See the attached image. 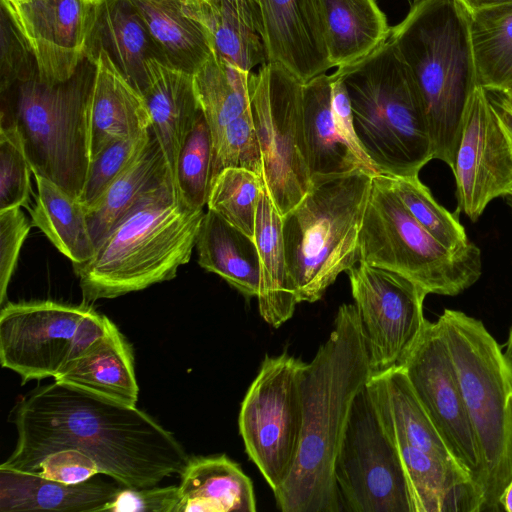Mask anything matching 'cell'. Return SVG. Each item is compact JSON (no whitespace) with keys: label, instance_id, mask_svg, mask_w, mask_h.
Wrapping results in <instances>:
<instances>
[{"label":"cell","instance_id":"obj_1","mask_svg":"<svg viewBox=\"0 0 512 512\" xmlns=\"http://www.w3.org/2000/svg\"><path fill=\"white\" fill-rule=\"evenodd\" d=\"M17 443L0 465L32 473L48 454L77 449L126 488L181 475L190 457L174 435L136 406L54 381L22 396L9 414Z\"/></svg>","mask_w":512,"mask_h":512},{"label":"cell","instance_id":"obj_2","mask_svg":"<svg viewBox=\"0 0 512 512\" xmlns=\"http://www.w3.org/2000/svg\"><path fill=\"white\" fill-rule=\"evenodd\" d=\"M354 304H342L333 329L301 375L303 425L289 477L273 491L283 512H341L334 462L350 408L373 376Z\"/></svg>","mask_w":512,"mask_h":512},{"label":"cell","instance_id":"obj_3","mask_svg":"<svg viewBox=\"0 0 512 512\" xmlns=\"http://www.w3.org/2000/svg\"><path fill=\"white\" fill-rule=\"evenodd\" d=\"M204 214L179 200L173 182L144 196L101 240L90 260L73 264L84 303L173 279L191 258Z\"/></svg>","mask_w":512,"mask_h":512},{"label":"cell","instance_id":"obj_4","mask_svg":"<svg viewBox=\"0 0 512 512\" xmlns=\"http://www.w3.org/2000/svg\"><path fill=\"white\" fill-rule=\"evenodd\" d=\"M389 40L418 90L434 159L452 169L466 106L478 86L468 14L457 0H414Z\"/></svg>","mask_w":512,"mask_h":512},{"label":"cell","instance_id":"obj_5","mask_svg":"<svg viewBox=\"0 0 512 512\" xmlns=\"http://www.w3.org/2000/svg\"><path fill=\"white\" fill-rule=\"evenodd\" d=\"M347 89L358 142L378 174L419 176L434 151L412 76L388 39L333 73Z\"/></svg>","mask_w":512,"mask_h":512},{"label":"cell","instance_id":"obj_6","mask_svg":"<svg viewBox=\"0 0 512 512\" xmlns=\"http://www.w3.org/2000/svg\"><path fill=\"white\" fill-rule=\"evenodd\" d=\"M437 322L480 450V512L502 511L500 499L512 480V364L481 320L446 308Z\"/></svg>","mask_w":512,"mask_h":512},{"label":"cell","instance_id":"obj_7","mask_svg":"<svg viewBox=\"0 0 512 512\" xmlns=\"http://www.w3.org/2000/svg\"><path fill=\"white\" fill-rule=\"evenodd\" d=\"M92 74L50 83L36 74L1 90L0 128L19 139L33 174L79 200L90 165Z\"/></svg>","mask_w":512,"mask_h":512},{"label":"cell","instance_id":"obj_8","mask_svg":"<svg viewBox=\"0 0 512 512\" xmlns=\"http://www.w3.org/2000/svg\"><path fill=\"white\" fill-rule=\"evenodd\" d=\"M371 175L356 172L319 184L282 216L289 279L298 303L322 298L360 261L359 236Z\"/></svg>","mask_w":512,"mask_h":512},{"label":"cell","instance_id":"obj_9","mask_svg":"<svg viewBox=\"0 0 512 512\" xmlns=\"http://www.w3.org/2000/svg\"><path fill=\"white\" fill-rule=\"evenodd\" d=\"M405 469L415 512H480L469 477L414 394L401 366L367 383Z\"/></svg>","mask_w":512,"mask_h":512},{"label":"cell","instance_id":"obj_10","mask_svg":"<svg viewBox=\"0 0 512 512\" xmlns=\"http://www.w3.org/2000/svg\"><path fill=\"white\" fill-rule=\"evenodd\" d=\"M360 261L396 272L428 294L456 296L482 274L480 249L472 242L455 252L436 240L410 214L389 177H372L359 236Z\"/></svg>","mask_w":512,"mask_h":512},{"label":"cell","instance_id":"obj_11","mask_svg":"<svg viewBox=\"0 0 512 512\" xmlns=\"http://www.w3.org/2000/svg\"><path fill=\"white\" fill-rule=\"evenodd\" d=\"M114 326L87 303L7 302L0 311V362L22 384L55 378Z\"/></svg>","mask_w":512,"mask_h":512},{"label":"cell","instance_id":"obj_12","mask_svg":"<svg viewBox=\"0 0 512 512\" xmlns=\"http://www.w3.org/2000/svg\"><path fill=\"white\" fill-rule=\"evenodd\" d=\"M249 100L265 188L284 216L312 187L303 133V83L281 65L265 63L250 73Z\"/></svg>","mask_w":512,"mask_h":512},{"label":"cell","instance_id":"obj_13","mask_svg":"<svg viewBox=\"0 0 512 512\" xmlns=\"http://www.w3.org/2000/svg\"><path fill=\"white\" fill-rule=\"evenodd\" d=\"M347 512H415L409 481L367 384L350 408L334 462Z\"/></svg>","mask_w":512,"mask_h":512},{"label":"cell","instance_id":"obj_14","mask_svg":"<svg viewBox=\"0 0 512 512\" xmlns=\"http://www.w3.org/2000/svg\"><path fill=\"white\" fill-rule=\"evenodd\" d=\"M303 366L286 352L266 354L240 407L238 426L246 453L272 491L289 477L299 450Z\"/></svg>","mask_w":512,"mask_h":512},{"label":"cell","instance_id":"obj_15","mask_svg":"<svg viewBox=\"0 0 512 512\" xmlns=\"http://www.w3.org/2000/svg\"><path fill=\"white\" fill-rule=\"evenodd\" d=\"M347 274L373 373L401 366L425 327L428 293L396 272L362 261Z\"/></svg>","mask_w":512,"mask_h":512},{"label":"cell","instance_id":"obj_16","mask_svg":"<svg viewBox=\"0 0 512 512\" xmlns=\"http://www.w3.org/2000/svg\"><path fill=\"white\" fill-rule=\"evenodd\" d=\"M401 367L414 394L469 477L481 501L483 469L480 450L453 358L437 321H426Z\"/></svg>","mask_w":512,"mask_h":512},{"label":"cell","instance_id":"obj_17","mask_svg":"<svg viewBox=\"0 0 512 512\" xmlns=\"http://www.w3.org/2000/svg\"><path fill=\"white\" fill-rule=\"evenodd\" d=\"M451 170L457 210L473 222L491 201L512 192V140L489 92L479 85L466 106Z\"/></svg>","mask_w":512,"mask_h":512},{"label":"cell","instance_id":"obj_18","mask_svg":"<svg viewBox=\"0 0 512 512\" xmlns=\"http://www.w3.org/2000/svg\"><path fill=\"white\" fill-rule=\"evenodd\" d=\"M2 9L50 83L72 78L87 56L93 4L87 0H1Z\"/></svg>","mask_w":512,"mask_h":512},{"label":"cell","instance_id":"obj_19","mask_svg":"<svg viewBox=\"0 0 512 512\" xmlns=\"http://www.w3.org/2000/svg\"><path fill=\"white\" fill-rule=\"evenodd\" d=\"M266 63L281 65L302 83L332 68L316 0H258Z\"/></svg>","mask_w":512,"mask_h":512},{"label":"cell","instance_id":"obj_20","mask_svg":"<svg viewBox=\"0 0 512 512\" xmlns=\"http://www.w3.org/2000/svg\"><path fill=\"white\" fill-rule=\"evenodd\" d=\"M332 76L321 74L303 83V133L312 185L356 172L378 174L365 153L354 147L332 110Z\"/></svg>","mask_w":512,"mask_h":512},{"label":"cell","instance_id":"obj_21","mask_svg":"<svg viewBox=\"0 0 512 512\" xmlns=\"http://www.w3.org/2000/svg\"><path fill=\"white\" fill-rule=\"evenodd\" d=\"M94 65L90 95V161L109 143L142 132L152 125L142 93L101 48Z\"/></svg>","mask_w":512,"mask_h":512},{"label":"cell","instance_id":"obj_22","mask_svg":"<svg viewBox=\"0 0 512 512\" xmlns=\"http://www.w3.org/2000/svg\"><path fill=\"white\" fill-rule=\"evenodd\" d=\"M140 92L174 182L179 153L201 113L192 74L158 58H150Z\"/></svg>","mask_w":512,"mask_h":512},{"label":"cell","instance_id":"obj_23","mask_svg":"<svg viewBox=\"0 0 512 512\" xmlns=\"http://www.w3.org/2000/svg\"><path fill=\"white\" fill-rule=\"evenodd\" d=\"M116 481L95 476L77 484H66L37 474L0 468V511H105L121 489Z\"/></svg>","mask_w":512,"mask_h":512},{"label":"cell","instance_id":"obj_24","mask_svg":"<svg viewBox=\"0 0 512 512\" xmlns=\"http://www.w3.org/2000/svg\"><path fill=\"white\" fill-rule=\"evenodd\" d=\"M222 56L251 72L266 63L258 0H180Z\"/></svg>","mask_w":512,"mask_h":512},{"label":"cell","instance_id":"obj_25","mask_svg":"<svg viewBox=\"0 0 512 512\" xmlns=\"http://www.w3.org/2000/svg\"><path fill=\"white\" fill-rule=\"evenodd\" d=\"M101 48L139 91L148 59L161 60L145 23L128 0H98L93 4L87 55L92 58Z\"/></svg>","mask_w":512,"mask_h":512},{"label":"cell","instance_id":"obj_26","mask_svg":"<svg viewBox=\"0 0 512 512\" xmlns=\"http://www.w3.org/2000/svg\"><path fill=\"white\" fill-rule=\"evenodd\" d=\"M178 512H255L251 479L225 454L190 458L180 475Z\"/></svg>","mask_w":512,"mask_h":512},{"label":"cell","instance_id":"obj_27","mask_svg":"<svg viewBox=\"0 0 512 512\" xmlns=\"http://www.w3.org/2000/svg\"><path fill=\"white\" fill-rule=\"evenodd\" d=\"M332 68L354 63L385 43L391 27L375 0H316Z\"/></svg>","mask_w":512,"mask_h":512},{"label":"cell","instance_id":"obj_28","mask_svg":"<svg viewBox=\"0 0 512 512\" xmlns=\"http://www.w3.org/2000/svg\"><path fill=\"white\" fill-rule=\"evenodd\" d=\"M253 239L259 259V314L267 324L278 328L293 316L298 301L289 279L282 216L266 188L257 206Z\"/></svg>","mask_w":512,"mask_h":512},{"label":"cell","instance_id":"obj_29","mask_svg":"<svg viewBox=\"0 0 512 512\" xmlns=\"http://www.w3.org/2000/svg\"><path fill=\"white\" fill-rule=\"evenodd\" d=\"M54 380L124 404L138 401L133 348L116 325Z\"/></svg>","mask_w":512,"mask_h":512},{"label":"cell","instance_id":"obj_30","mask_svg":"<svg viewBox=\"0 0 512 512\" xmlns=\"http://www.w3.org/2000/svg\"><path fill=\"white\" fill-rule=\"evenodd\" d=\"M169 182H173V178L152 129L147 144L132 163L98 200L85 208L95 247L138 201Z\"/></svg>","mask_w":512,"mask_h":512},{"label":"cell","instance_id":"obj_31","mask_svg":"<svg viewBox=\"0 0 512 512\" xmlns=\"http://www.w3.org/2000/svg\"><path fill=\"white\" fill-rule=\"evenodd\" d=\"M196 249L198 264L224 279L245 298L257 297L259 259L255 241L215 212L203 217Z\"/></svg>","mask_w":512,"mask_h":512},{"label":"cell","instance_id":"obj_32","mask_svg":"<svg viewBox=\"0 0 512 512\" xmlns=\"http://www.w3.org/2000/svg\"><path fill=\"white\" fill-rule=\"evenodd\" d=\"M128 1L145 23L161 60L192 74L214 49L208 32L185 13L180 0Z\"/></svg>","mask_w":512,"mask_h":512},{"label":"cell","instance_id":"obj_33","mask_svg":"<svg viewBox=\"0 0 512 512\" xmlns=\"http://www.w3.org/2000/svg\"><path fill=\"white\" fill-rule=\"evenodd\" d=\"M34 176L37 193L29 209L32 226L39 228L73 264L90 260L96 247L82 203L51 180Z\"/></svg>","mask_w":512,"mask_h":512},{"label":"cell","instance_id":"obj_34","mask_svg":"<svg viewBox=\"0 0 512 512\" xmlns=\"http://www.w3.org/2000/svg\"><path fill=\"white\" fill-rule=\"evenodd\" d=\"M251 72L234 64L214 48L192 73L195 96L210 129L212 146L224 128L250 107Z\"/></svg>","mask_w":512,"mask_h":512},{"label":"cell","instance_id":"obj_35","mask_svg":"<svg viewBox=\"0 0 512 512\" xmlns=\"http://www.w3.org/2000/svg\"><path fill=\"white\" fill-rule=\"evenodd\" d=\"M477 83L489 92L512 87V3L468 14Z\"/></svg>","mask_w":512,"mask_h":512},{"label":"cell","instance_id":"obj_36","mask_svg":"<svg viewBox=\"0 0 512 512\" xmlns=\"http://www.w3.org/2000/svg\"><path fill=\"white\" fill-rule=\"evenodd\" d=\"M263 178L243 168H226L211 182L207 207L249 237H253Z\"/></svg>","mask_w":512,"mask_h":512},{"label":"cell","instance_id":"obj_37","mask_svg":"<svg viewBox=\"0 0 512 512\" xmlns=\"http://www.w3.org/2000/svg\"><path fill=\"white\" fill-rule=\"evenodd\" d=\"M389 182L410 214L442 245L455 252L470 246L459 211L450 212L439 204L419 176L389 177Z\"/></svg>","mask_w":512,"mask_h":512},{"label":"cell","instance_id":"obj_38","mask_svg":"<svg viewBox=\"0 0 512 512\" xmlns=\"http://www.w3.org/2000/svg\"><path fill=\"white\" fill-rule=\"evenodd\" d=\"M211 162L212 138L201 112L179 153L174 174L178 198L191 209L201 210L207 204Z\"/></svg>","mask_w":512,"mask_h":512},{"label":"cell","instance_id":"obj_39","mask_svg":"<svg viewBox=\"0 0 512 512\" xmlns=\"http://www.w3.org/2000/svg\"><path fill=\"white\" fill-rule=\"evenodd\" d=\"M226 168H243L263 178L262 154L250 107L224 128L212 146L210 184Z\"/></svg>","mask_w":512,"mask_h":512},{"label":"cell","instance_id":"obj_40","mask_svg":"<svg viewBox=\"0 0 512 512\" xmlns=\"http://www.w3.org/2000/svg\"><path fill=\"white\" fill-rule=\"evenodd\" d=\"M152 127L117 139L105 146L90 161L79 201L84 208L91 206L111 183L132 163L147 144Z\"/></svg>","mask_w":512,"mask_h":512},{"label":"cell","instance_id":"obj_41","mask_svg":"<svg viewBox=\"0 0 512 512\" xmlns=\"http://www.w3.org/2000/svg\"><path fill=\"white\" fill-rule=\"evenodd\" d=\"M33 173L18 137L0 128V210L28 207Z\"/></svg>","mask_w":512,"mask_h":512},{"label":"cell","instance_id":"obj_42","mask_svg":"<svg viewBox=\"0 0 512 512\" xmlns=\"http://www.w3.org/2000/svg\"><path fill=\"white\" fill-rule=\"evenodd\" d=\"M32 224L20 207L0 210V304H4L8 285L17 266L21 247Z\"/></svg>","mask_w":512,"mask_h":512},{"label":"cell","instance_id":"obj_43","mask_svg":"<svg viewBox=\"0 0 512 512\" xmlns=\"http://www.w3.org/2000/svg\"><path fill=\"white\" fill-rule=\"evenodd\" d=\"M178 486L121 489L105 511L109 512H178Z\"/></svg>","mask_w":512,"mask_h":512},{"label":"cell","instance_id":"obj_44","mask_svg":"<svg viewBox=\"0 0 512 512\" xmlns=\"http://www.w3.org/2000/svg\"><path fill=\"white\" fill-rule=\"evenodd\" d=\"M32 473L53 481L77 484L99 474V469L94 460L83 452L61 449L45 456Z\"/></svg>","mask_w":512,"mask_h":512},{"label":"cell","instance_id":"obj_45","mask_svg":"<svg viewBox=\"0 0 512 512\" xmlns=\"http://www.w3.org/2000/svg\"><path fill=\"white\" fill-rule=\"evenodd\" d=\"M489 92V91H488ZM491 101L498 112L500 120L512 140V108L503 100L497 92H489ZM512 216V192L504 197Z\"/></svg>","mask_w":512,"mask_h":512},{"label":"cell","instance_id":"obj_46","mask_svg":"<svg viewBox=\"0 0 512 512\" xmlns=\"http://www.w3.org/2000/svg\"><path fill=\"white\" fill-rule=\"evenodd\" d=\"M465 9L467 14H473L477 11L512 3V0H457Z\"/></svg>","mask_w":512,"mask_h":512},{"label":"cell","instance_id":"obj_47","mask_svg":"<svg viewBox=\"0 0 512 512\" xmlns=\"http://www.w3.org/2000/svg\"><path fill=\"white\" fill-rule=\"evenodd\" d=\"M502 511L512 512V480L507 485L500 499Z\"/></svg>","mask_w":512,"mask_h":512},{"label":"cell","instance_id":"obj_48","mask_svg":"<svg viewBox=\"0 0 512 512\" xmlns=\"http://www.w3.org/2000/svg\"><path fill=\"white\" fill-rule=\"evenodd\" d=\"M504 353L509 362L512 364V323L509 328L508 339Z\"/></svg>","mask_w":512,"mask_h":512},{"label":"cell","instance_id":"obj_49","mask_svg":"<svg viewBox=\"0 0 512 512\" xmlns=\"http://www.w3.org/2000/svg\"><path fill=\"white\" fill-rule=\"evenodd\" d=\"M503 100L512 108V87L504 92H497Z\"/></svg>","mask_w":512,"mask_h":512},{"label":"cell","instance_id":"obj_50","mask_svg":"<svg viewBox=\"0 0 512 512\" xmlns=\"http://www.w3.org/2000/svg\"><path fill=\"white\" fill-rule=\"evenodd\" d=\"M89 1L91 4H94L97 0H87Z\"/></svg>","mask_w":512,"mask_h":512}]
</instances>
